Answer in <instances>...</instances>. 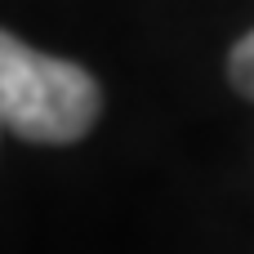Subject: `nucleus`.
<instances>
[{"mask_svg": "<svg viewBox=\"0 0 254 254\" xmlns=\"http://www.w3.org/2000/svg\"><path fill=\"white\" fill-rule=\"evenodd\" d=\"M228 80H232L246 98H254V31L232 45V54H228Z\"/></svg>", "mask_w": 254, "mask_h": 254, "instance_id": "obj_2", "label": "nucleus"}, {"mask_svg": "<svg viewBox=\"0 0 254 254\" xmlns=\"http://www.w3.org/2000/svg\"><path fill=\"white\" fill-rule=\"evenodd\" d=\"M103 107L98 80L54 54L0 31V125L27 143H76Z\"/></svg>", "mask_w": 254, "mask_h": 254, "instance_id": "obj_1", "label": "nucleus"}]
</instances>
